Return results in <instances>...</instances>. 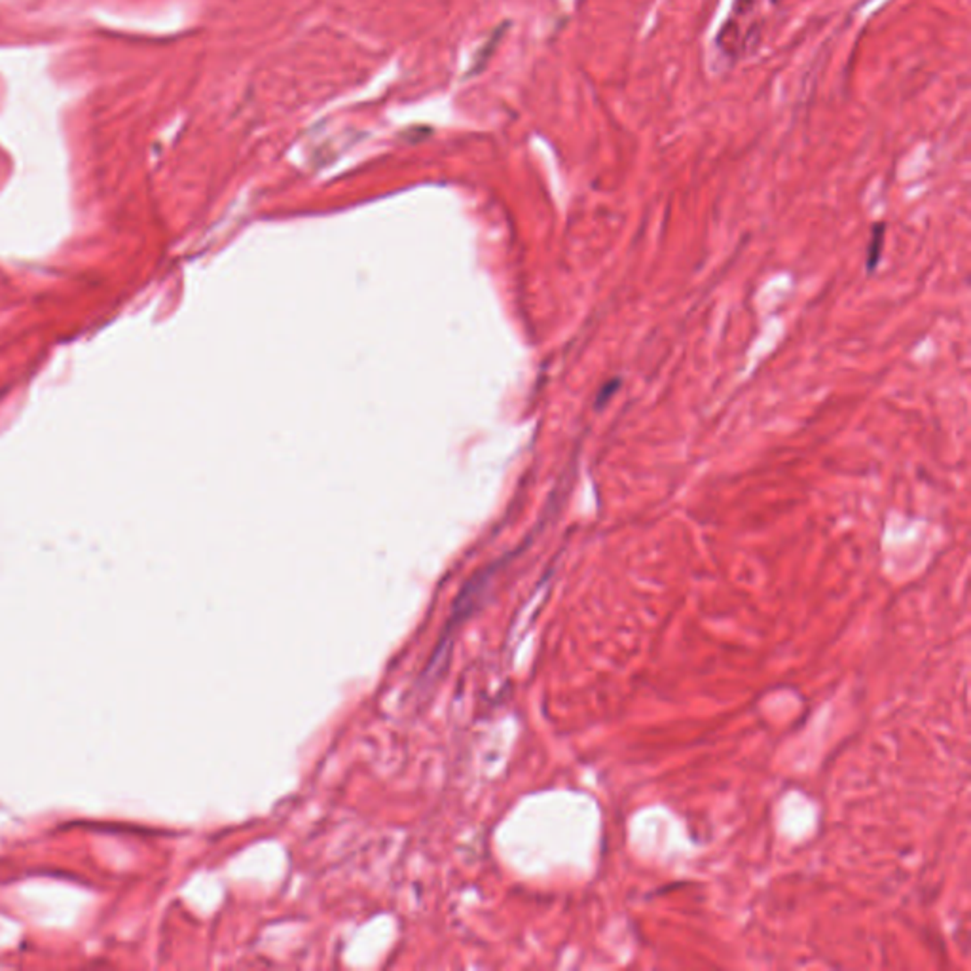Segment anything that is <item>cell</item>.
<instances>
[{
	"label": "cell",
	"mask_w": 971,
	"mask_h": 971,
	"mask_svg": "<svg viewBox=\"0 0 971 971\" xmlns=\"http://www.w3.org/2000/svg\"><path fill=\"white\" fill-rule=\"evenodd\" d=\"M499 40H501V29H495V33L492 35V38H490L488 42H486V44H484V48H482V50H480V54L477 55V59H475V69H473V71H470V74H475L477 71L480 72V71L484 69V65H486V63H488V59H490L492 52L495 50V46H497V42H499Z\"/></svg>",
	"instance_id": "7a4b0ae2"
},
{
	"label": "cell",
	"mask_w": 971,
	"mask_h": 971,
	"mask_svg": "<svg viewBox=\"0 0 971 971\" xmlns=\"http://www.w3.org/2000/svg\"><path fill=\"white\" fill-rule=\"evenodd\" d=\"M618 384H620V379H618V378H615L611 384H607V386H603L602 393L598 394V406H603V404H605L607 401H610V399H611V394H613V393H617V389H618Z\"/></svg>",
	"instance_id": "277c9868"
},
{
	"label": "cell",
	"mask_w": 971,
	"mask_h": 971,
	"mask_svg": "<svg viewBox=\"0 0 971 971\" xmlns=\"http://www.w3.org/2000/svg\"><path fill=\"white\" fill-rule=\"evenodd\" d=\"M884 234V226H876L875 230V237H873V245H871V254H869V268L875 270L876 262H878V256H880V247H883V236Z\"/></svg>",
	"instance_id": "3957f363"
},
{
	"label": "cell",
	"mask_w": 971,
	"mask_h": 971,
	"mask_svg": "<svg viewBox=\"0 0 971 971\" xmlns=\"http://www.w3.org/2000/svg\"><path fill=\"white\" fill-rule=\"evenodd\" d=\"M784 0H736L734 6H733V13H736L740 20L748 21L750 25L761 29L763 30V23H765V8L770 6H778L782 4Z\"/></svg>",
	"instance_id": "6da1fadb"
}]
</instances>
